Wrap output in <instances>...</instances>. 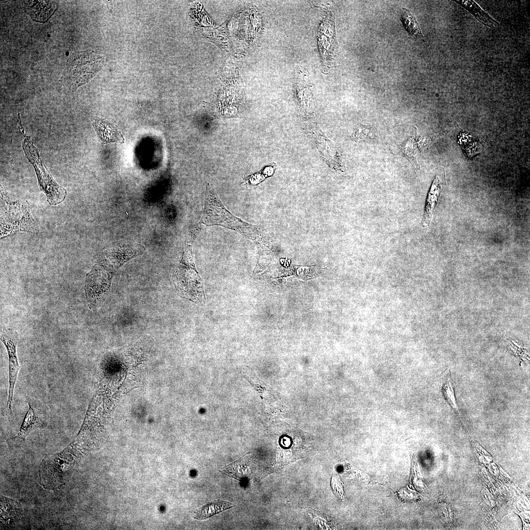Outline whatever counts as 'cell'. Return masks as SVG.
Masks as SVG:
<instances>
[{"label":"cell","mask_w":530,"mask_h":530,"mask_svg":"<svg viewBox=\"0 0 530 530\" xmlns=\"http://www.w3.org/2000/svg\"><path fill=\"white\" fill-rule=\"evenodd\" d=\"M331 486L334 492L343 501L344 500V494L343 490L342 482L340 479L338 475L335 473L332 477Z\"/></svg>","instance_id":"cell-25"},{"label":"cell","mask_w":530,"mask_h":530,"mask_svg":"<svg viewBox=\"0 0 530 530\" xmlns=\"http://www.w3.org/2000/svg\"><path fill=\"white\" fill-rule=\"evenodd\" d=\"M103 56L92 51L74 53L70 55L63 76L65 82L72 91L88 82L99 72L104 63Z\"/></svg>","instance_id":"cell-3"},{"label":"cell","mask_w":530,"mask_h":530,"mask_svg":"<svg viewBox=\"0 0 530 530\" xmlns=\"http://www.w3.org/2000/svg\"><path fill=\"white\" fill-rule=\"evenodd\" d=\"M77 463V458L65 450L45 459L40 468L41 484L46 488L60 487L69 479Z\"/></svg>","instance_id":"cell-5"},{"label":"cell","mask_w":530,"mask_h":530,"mask_svg":"<svg viewBox=\"0 0 530 530\" xmlns=\"http://www.w3.org/2000/svg\"><path fill=\"white\" fill-rule=\"evenodd\" d=\"M318 43L323 64L327 69L337 52L334 18L330 10L326 11L319 26Z\"/></svg>","instance_id":"cell-8"},{"label":"cell","mask_w":530,"mask_h":530,"mask_svg":"<svg viewBox=\"0 0 530 530\" xmlns=\"http://www.w3.org/2000/svg\"><path fill=\"white\" fill-rule=\"evenodd\" d=\"M234 506L229 502L218 501L209 503L197 510L194 514V518L198 520H204L217 513Z\"/></svg>","instance_id":"cell-18"},{"label":"cell","mask_w":530,"mask_h":530,"mask_svg":"<svg viewBox=\"0 0 530 530\" xmlns=\"http://www.w3.org/2000/svg\"><path fill=\"white\" fill-rule=\"evenodd\" d=\"M412 469V482L414 486L419 490H423L424 488L423 480L418 470L417 469V466L415 465L416 462L413 460Z\"/></svg>","instance_id":"cell-24"},{"label":"cell","mask_w":530,"mask_h":530,"mask_svg":"<svg viewBox=\"0 0 530 530\" xmlns=\"http://www.w3.org/2000/svg\"><path fill=\"white\" fill-rule=\"evenodd\" d=\"M186 243L177 270L176 278L180 293L184 297L195 302L205 299L202 279L197 271L194 261L191 243Z\"/></svg>","instance_id":"cell-4"},{"label":"cell","mask_w":530,"mask_h":530,"mask_svg":"<svg viewBox=\"0 0 530 530\" xmlns=\"http://www.w3.org/2000/svg\"><path fill=\"white\" fill-rule=\"evenodd\" d=\"M100 140L104 143L124 142L120 130L116 125L100 119H97L93 124Z\"/></svg>","instance_id":"cell-14"},{"label":"cell","mask_w":530,"mask_h":530,"mask_svg":"<svg viewBox=\"0 0 530 530\" xmlns=\"http://www.w3.org/2000/svg\"><path fill=\"white\" fill-rule=\"evenodd\" d=\"M112 273L95 265L86 277L85 290L87 301L92 309L100 307L110 290Z\"/></svg>","instance_id":"cell-7"},{"label":"cell","mask_w":530,"mask_h":530,"mask_svg":"<svg viewBox=\"0 0 530 530\" xmlns=\"http://www.w3.org/2000/svg\"><path fill=\"white\" fill-rule=\"evenodd\" d=\"M455 1L467 10L483 25L490 27L499 26V23L483 10L475 1L470 0Z\"/></svg>","instance_id":"cell-16"},{"label":"cell","mask_w":530,"mask_h":530,"mask_svg":"<svg viewBox=\"0 0 530 530\" xmlns=\"http://www.w3.org/2000/svg\"><path fill=\"white\" fill-rule=\"evenodd\" d=\"M39 232L29 203L14 198L6 191L0 194V238L18 232Z\"/></svg>","instance_id":"cell-1"},{"label":"cell","mask_w":530,"mask_h":530,"mask_svg":"<svg viewBox=\"0 0 530 530\" xmlns=\"http://www.w3.org/2000/svg\"><path fill=\"white\" fill-rule=\"evenodd\" d=\"M21 510L19 503L3 496L1 497L0 516L1 522L11 523L17 519Z\"/></svg>","instance_id":"cell-19"},{"label":"cell","mask_w":530,"mask_h":530,"mask_svg":"<svg viewBox=\"0 0 530 530\" xmlns=\"http://www.w3.org/2000/svg\"><path fill=\"white\" fill-rule=\"evenodd\" d=\"M401 20L406 30L409 33L417 37L423 36L413 12L406 9H403Z\"/></svg>","instance_id":"cell-21"},{"label":"cell","mask_w":530,"mask_h":530,"mask_svg":"<svg viewBox=\"0 0 530 530\" xmlns=\"http://www.w3.org/2000/svg\"><path fill=\"white\" fill-rule=\"evenodd\" d=\"M0 340L5 346L8 355L9 387L7 405L11 413L14 386L20 369L16 353L18 335L13 330L5 329L1 334Z\"/></svg>","instance_id":"cell-9"},{"label":"cell","mask_w":530,"mask_h":530,"mask_svg":"<svg viewBox=\"0 0 530 530\" xmlns=\"http://www.w3.org/2000/svg\"><path fill=\"white\" fill-rule=\"evenodd\" d=\"M273 167H274L272 166H268L263 169L262 173L260 172L254 174L244 176L242 185L253 186L259 183L265 178L272 174L274 170Z\"/></svg>","instance_id":"cell-23"},{"label":"cell","mask_w":530,"mask_h":530,"mask_svg":"<svg viewBox=\"0 0 530 530\" xmlns=\"http://www.w3.org/2000/svg\"><path fill=\"white\" fill-rule=\"evenodd\" d=\"M442 390L444 396L450 406L459 414L456 403L453 382L449 370L444 373L442 379Z\"/></svg>","instance_id":"cell-20"},{"label":"cell","mask_w":530,"mask_h":530,"mask_svg":"<svg viewBox=\"0 0 530 530\" xmlns=\"http://www.w3.org/2000/svg\"><path fill=\"white\" fill-rule=\"evenodd\" d=\"M307 75L303 71L296 74L294 92L296 101L300 110L305 114L311 115L314 111V100Z\"/></svg>","instance_id":"cell-11"},{"label":"cell","mask_w":530,"mask_h":530,"mask_svg":"<svg viewBox=\"0 0 530 530\" xmlns=\"http://www.w3.org/2000/svg\"><path fill=\"white\" fill-rule=\"evenodd\" d=\"M28 404L29 408L19 434L21 438H25L34 429L45 425V421L37 413V410L34 409L29 401Z\"/></svg>","instance_id":"cell-17"},{"label":"cell","mask_w":530,"mask_h":530,"mask_svg":"<svg viewBox=\"0 0 530 530\" xmlns=\"http://www.w3.org/2000/svg\"><path fill=\"white\" fill-rule=\"evenodd\" d=\"M144 247L137 243H115L104 248L95 256V260L106 270L116 271L129 260L142 254Z\"/></svg>","instance_id":"cell-6"},{"label":"cell","mask_w":530,"mask_h":530,"mask_svg":"<svg viewBox=\"0 0 530 530\" xmlns=\"http://www.w3.org/2000/svg\"><path fill=\"white\" fill-rule=\"evenodd\" d=\"M200 223L206 226L218 225L238 232L251 239H255L258 233L252 225L228 211L219 199L212 186L207 183L204 208Z\"/></svg>","instance_id":"cell-2"},{"label":"cell","mask_w":530,"mask_h":530,"mask_svg":"<svg viewBox=\"0 0 530 530\" xmlns=\"http://www.w3.org/2000/svg\"><path fill=\"white\" fill-rule=\"evenodd\" d=\"M57 8L54 1L28 0L24 5L25 12L34 21L46 22Z\"/></svg>","instance_id":"cell-13"},{"label":"cell","mask_w":530,"mask_h":530,"mask_svg":"<svg viewBox=\"0 0 530 530\" xmlns=\"http://www.w3.org/2000/svg\"><path fill=\"white\" fill-rule=\"evenodd\" d=\"M439 135L421 137L416 141L413 137L405 142L402 146V151L408 158L411 162L416 168H418L417 157L420 151H423L429 147Z\"/></svg>","instance_id":"cell-15"},{"label":"cell","mask_w":530,"mask_h":530,"mask_svg":"<svg viewBox=\"0 0 530 530\" xmlns=\"http://www.w3.org/2000/svg\"><path fill=\"white\" fill-rule=\"evenodd\" d=\"M444 177V169L443 168H438L426 198L422 221V225L423 227H428L430 224L433 213L442 190V178Z\"/></svg>","instance_id":"cell-12"},{"label":"cell","mask_w":530,"mask_h":530,"mask_svg":"<svg viewBox=\"0 0 530 530\" xmlns=\"http://www.w3.org/2000/svg\"><path fill=\"white\" fill-rule=\"evenodd\" d=\"M31 162L35 169L40 189L46 194L49 204L55 205L61 203L66 198V189L54 181L40 161L32 160Z\"/></svg>","instance_id":"cell-10"},{"label":"cell","mask_w":530,"mask_h":530,"mask_svg":"<svg viewBox=\"0 0 530 530\" xmlns=\"http://www.w3.org/2000/svg\"><path fill=\"white\" fill-rule=\"evenodd\" d=\"M376 137V131L373 127L362 125H358L355 128L352 135L353 139L357 141H365Z\"/></svg>","instance_id":"cell-22"}]
</instances>
